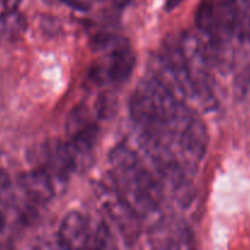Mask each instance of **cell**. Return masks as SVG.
<instances>
[{"label": "cell", "mask_w": 250, "mask_h": 250, "mask_svg": "<svg viewBox=\"0 0 250 250\" xmlns=\"http://www.w3.org/2000/svg\"><path fill=\"white\" fill-rule=\"evenodd\" d=\"M59 244L61 248L81 249L89 246L90 232L88 221L77 211H71L63 217L59 227Z\"/></svg>", "instance_id": "6da1fadb"}, {"label": "cell", "mask_w": 250, "mask_h": 250, "mask_svg": "<svg viewBox=\"0 0 250 250\" xmlns=\"http://www.w3.org/2000/svg\"><path fill=\"white\" fill-rule=\"evenodd\" d=\"M104 208L107 216L114 221L120 233L124 236L125 241L133 243L141 233V222L131 205L120 197L119 200L106 203Z\"/></svg>", "instance_id": "7a4b0ae2"}, {"label": "cell", "mask_w": 250, "mask_h": 250, "mask_svg": "<svg viewBox=\"0 0 250 250\" xmlns=\"http://www.w3.org/2000/svg\"><path fill=\"white\" fill-rule=\"evenodd\" d=\"M178 138L183 153L187 154L189 158L194 159L197 163L204 158L209 144V134L207 126L199 117L193 116Z\"/></svg>", "instance_id": "3957f363"}, {"label": "cell", "mask_w": 250, "mask_h": 250, "mask_svg": "<svg viewBox=\"0 0 250 250\" xmlns=\"http://www.w3.org/2000/svg\"><path fill=\"white\" fill-rule=\"evenodd\" d=\"M19 183L33 202L46 203L54 197L53 178L44 167L22 173Z\"/></svg>", "instance_id": "277c9868"}, {"label": "cell", "mask_w": 250, "mask_h": 250, "mask_svg": "<svg viewBox=\"0 0 250 250\" xmlns=\"http://www.w3.org/2000/svg\"><path fill=\"white\" fill-rule=\"evenodd\" d=\"M136 66V55L128 46H122L111 53L107 77L114 83H122L131 77Z\"/></svg>", "instance_id": "5b68a950"}, {"label": "cell", "mask_w": 250, "mask_h": 250, "mask_svg": "<svg viewBox=\"0 0 250 250\" xmlns=\"http://www.w3.org/2000/svg\"><path fill=\"white\" fill-rule=\"evenodd\" d=\"M98 132H99V128L94 122L83 121L81 126L76 128L72 141L70 142L71 146L76 149L78 154L89 153L97 141Z\"/></svg>", "instance_id": "8992f818"}, {"label": "cell", "mask_w": 250, "mask_h": 250, "mask_svg": "<svg viewBox=\"0 0 250 250\" xmlns=\"http://www.w3.org/2000/svg\"><path fill=\"white\" fill-rule=\"evenodd\" d=\"M195 24L203 33L212 37L216 32L215 0H202L195 12Z\"/></svg>", "instance_id": "52a82bcc"}, {"label": "cell", "mask_w": 250, "mask_h": 250, "mask_svg": "<svg viewBox=\"0 0 250 250\" xmlns=\"http://www.w3.org/2000/svg\"><path fill=\"white\" fill-rule=\"evenodd\" d=\"M110 163L115 172L133 170L137 166L141 165L137 154L125 146H119L112 149L110 153Z\"/></svg>", "instance_id": "ba28073f"}, {"label": "cell", "mask_w": 250, "mask_h": 250, "mask_svg": "<svg viewBox=\"0 0 250 250\" xmlns=\"http://www.w3.org/2000/svg\"><path fill=\"white\" fill-rule=\"evenodd\" d=\"M2 28L9 36H19L26 29V19L23 15L16 11H5L0 19Z\"/></svg>", "instance_id": "9c48e42d"}, {"label": "cell", "mask_w": 250, "mask_h": 250, "mask_svg": "<svg viewBox=\"0 0 250 250\" xmlns=\"http://www.w3.org/2000/svg\"><path fill=\"white\" fill-rule=\"evenodd\" d=\"M97 114L100 119H110L117 111V97L112 92H103L95 104Z\"/></svg>", "instance_id": "30bf717a"}, {"label": "cell", "mask_w": 250, "mask_h": 250, "mask_svg": "<svg viewBox=\"0 0 250 250\" xmlns=\"http://www.w3.org/2000/svg\"><path fill=\"white\" fill-rule=\"evenodd\" d=\"M238 1V26L237 33L241 38L250 42V0Z\"/></svg>", "instance_id": "8fae6325"}, {"label": "cell", "mask_w": 250, "mask_h": 250, "mask_svg": "<svg viewBox=\"0 0 250 250\" xmlns=\"http://www.w3.org/2000/svg\"><path fill=\"white\" fill-rule=\"evenodd\" d=\"M110 241H111V236H110L106 225L104 224H100L94 236H90L89 238V242H93L90 247H94V248H109Z\"/></svg>", "instance_id": "7c38bea8"}, {"label": "cell", "mask_w": 250, "mask_h": 250, "mask_svg": "<svg viewBox=\"0 0 250 250\" xmlns=\"http://www.w3.org/2000/svg\"><path fill=\"white\" fill-rule=\"evenodd\" d=\"M63 4H66L67 6L72 7V9L81 10V11H85L88 9V4L84 1V0H60Z\"/></svg>", "instance_id": "4fadbf2b"}, {"label": "cell", "mask_w": 250, "mask_h": 250, "mask_svg": "<svg viewBox=\"0 0 250 250\" xmlns=\"http://www.w3.org/2000/svg\"><path fill=\"white\" fill-rule=\"evenodd\" d=\"M11 187V178L5 170H0V190L6 192Z\"/></svg>", "instance_id": "5bb4252c"}, {"label": "cell", "mask_w": 250, "mask_h": 250, "mask_svg": "<svg viewBox=\"0 0 250 250\" xmlns=\"http://www.w3.org/2000/svg\"><path fill=\"white\" fill-rule=\"evenodd\" d=\"M21 0H2V6L5 11H16Z\"/></svg>", "instance_id": "9a60e30c"}, {"label": "cell", "mask_w": 250, "mask_h": 250, "mask_svg": "<svg viewBox=\"0 0 250 250\" xmlns=\"http://www.w3.org/2000/svg\"><path fill=\"white\" fill-rule=\"evenodd\" d=\"M182 1L183 0H166V4H165L166 10H168V11H170V10H173L175 7H177Z\"/></svg>", "instance_id": "2e32d148"}, {"label": "cell", "mask_w": 250, "mask_h": 250, "mask_svg": "<svg viewBox=\"0 0 250 250\" xmlns=\"http://www.w3.org/2000/svg\"><path fill=\"white\" fill-rule=\"evenodd\" d=\"M4 227H5V217H4V215L0 212V232H2Z\"/></svg>", "instance_id": "e0dca14e"}]
</instances>
